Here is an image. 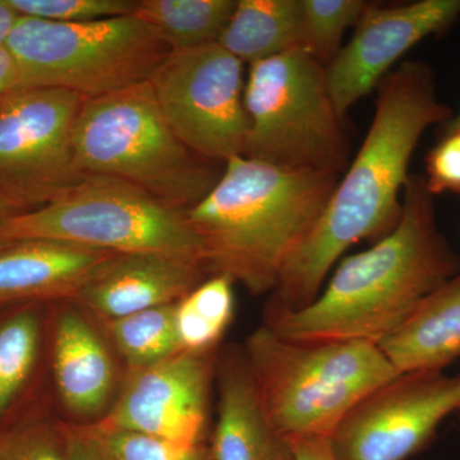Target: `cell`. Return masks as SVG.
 Returning a JSON list of instances; mask_svg holds the SVG:
<instances>
[{
  "mask_svg": "<svg viewBox=\"0 0 460 460\" xmlns=\"http://www.w3.org/2000/svg\"><path fill=\"white\" fill-rule=\"evenodd\" d=\"M339 178L232 157L210 192L186 210L210 274L226 275L251 295H271L316 228Z\"/></svg>",
  "mask_w": 460,
  "mask_h": 460,
  "instance_id": "3",
  "label": "cell"
},
{
  "mask_svg": "<svg viewBox=\"0 0 460 460\" xmlns=\"http://www.w3.org/2000/svg\"><path fill=\"white\" fill-rule=\"evenodd\" d=\"M460 17V0H419L380 7L367 4L356 32L326 66L330 96L343 119L350 108L385 78L414 45L447 31Z\"/></svg>",
  "mask_w": 460,
  "mask_h": 460,
  "instance_id": "13",
  "label": "cell"
},
{
  "mask_svg": "<svg viewBox=\"0 0 460 460\" xmlns=\"http://www.w3.org/2000/svg\"><path fill=\"white\" fill-rule=\"evenodd\" d=\"M243 350L266 416L290 441L330 438L362 399L399 375L370 341H293L262 325Z\"/></svg>",
  "mask_w": 460,
  "mask_h": 460,
  "instance_id": "4",
  "label": "cell"
},
{
  "mask_svg": "<svg viewBox=\"0 0 460 460\" xmlns=\"http://www.w3.org/2000/svg\"><path fill=\"white\" fill-rule=\"evenodd\" d=\"M20 18V14L8 4L7 0H0V47H5L12 30Z\"/></svg>",
  "mask_w": 460,
  "mask_h": 460,
  "instance_id": "32",
  "label": "cell"
},
{
  "mask_svg": "<svg viewBox=\"0 0 460 460\" xmlns=\"http://www.w3.org/2000/svg\"><path fill=\"white\" fill-rule=\"evenodd\" d=\"M105 335L127 372L142 370L181 352L175 304L160 305L104 323Z\"/></svg>",
  "mask_w": 460,
  "mask_h": 460,
  "instance_id": "22",
  "label": "cell"
},
{
  "mask_svg": "<svg viewBox=\"0 0 460 460\" xmlns=\"http://www.w3.org/2000/svg\"><path fill=\"white\" fill-rule=\"evenodd\" d=\"M217 357L219 348L178 352L150 367L127 372L111 411L99 422L181 447L208 444Z\"/></svg>",
  "mask_w": 460,
  "mask_h": 460,
  "instance_id": "12",
  "label": "cell"
},
{
  "mask_svg": "<svg viewBox=\"0 0 460 460\" xmlns=\"http://www.w3.org/2000/svg\"><path fill=\"white\" fill-rule=\"evenodd\" d=\"M11 243H12V242L5 241V239H3L2 237H0V250H3V248L9 246V244H11Z\"/></svg>",
  "mask_w": 460,
  "mask_h": 460,
  "instance_id": "35",
  "label": "cell"
},
{
  "mask_svg": "<svg viewBox=\"0 0 460 460\" xmlns=\"http://www.w3.org/2000/svg\"><path fill=\"white\" fill-rule=\"evenodd\" d=\"M459 380H460V375H459ZM460 411V405H459V411Z\"/></svg>",
  "mask_w": 460,
  "mask_h": 460,
  "instance_id": "36",
  "label": "cell"
},
{
  "mask_svg": "<svg viewBox=\"0 0 460 460\" xmlns=\"http://www.w3.org/2000/svg\"><path fill=\"white\" fill-rule=\"evenodd\" d=\"M5 48L20 84L53 87L93 99L148 83L172 49L135 14L66 23L20 16Z\"/></svg>",
  "mask_w": 460,
  "mask_h": 460,
  "instance_id": "7",
  "label": "cell"
},
{
  "mask_svg": "<svg viewBox=\"0 0 460 460\" xmlns=\"http://www.w3.org/2000/svg\"><path fill=\"white\" fill-rule=\"evenodd\" d=\"M426 175L429 192L460 193V136H443L426 156Z\"/></svg>",
  "mask_w": 460,
  "mask_h": 460,
  "instance_id": "28",
  "label": "cell"
},
{
  "mask_svg": "<svg viewBox=\"0 0 460 460\" xmlns=\"http://www.w3.org/2000/svg\"><path fill=\"white\" fill-rule=\"evenodd\" d=\"M150 84L166 122L190 150L223 164L243 156V62L219 42L172 51Z\"/></svg>",
  "mask_w": 460,
  "mask_h": 460,
  "instance_id": "10",
  "label": "cell"
},
{
  "mask_svg": "<svg viewBox=\"0 0 460 460\" xmlns=\"http://www.w3.org/2000/svg\"><path fill=\"white\" fill-rule=\"evenodd\" d=\"M62 426L72 460H107L83 426L75 423H63Z\"/></svg>",
  "mask_w": 460,
  "mask_h": 460,
  "instance_id": "29",
  "label": "cell"
},
{
  "mask_svg": "<svg viewBox=\"0 0 460 460\" xmlns=\"http://www.w3.org/2000/svg\"><path fill=\"white\" fill-rule=\"evenodd\" d=\"M0 237L9 242L56 239L118 255L166 253L208 266L186 210L102 175L87 174L50 204L0 224Z\"/></svg>",
  "mask_w": 460,
  "mask_h": 460,
  "instance_id": "8",
  "label": "cell"
},
{
  "mask_svg": "<svg viewBox=\"0 0 460 460\" xmlns=\"http://www.w3.org/2000/svg\"><path fill=\"white\" fill-rule=\"evenodd\" d=\"M456 133H458V135L460 136V131H458V132H456ZM453 135H454V133H453Z\"/></svg>",
  "mask_w": 460,
  "mask_h": 460,
  "instance_id": "37",
  "label": "cell"
},
{
  "mask_svg": "<svg viewBox=\"0 0 460 460\" xmlns=\"http://www.w3.org/2000/svg\"><path fill=\"white\" fill-rule=\"evenodd\" d=\"M219 44L248 65L304 48L301 0H237Z\"/></svg>",
  "mask_w": 460,
  "mask_h": 460,
  "instance_id": "19",
  "label": "cell"
},
{
  "mask_svg": "<svg viewBox=\"0 0 460 460\" xmlns=\"http://www.w3.org/2000/svg\"><path fill=\"white\" fill-rule=\"evenodd\" d=\"M210 274L204 262L166 253L115 255L75 296L102 323L177 304Z\"/></svg>",
  "mask_w": 460,
  "mask_h": 460,
  "instance_id": "15",
  "label": "cell"
},
{
  "mask_svg": "<svg viewBox=\"0 0 460 460\" xmlns=\"http://www.w3.org/2000/svg\"><path fill=\"white\" fill-rule=\"evenodd\" d=\"M81 426L107 460H213L208 444L181 447L102 422Z\"/></svg>",
  "mask_w": 460,
  "mask_h": 460,
  "instance_id": "25",
  "label": "cell"
},
{
  "mask_svg": "<svg viewBox=\"0 0 460 460\" xmlns=\"http://www.w3.org/2000/svg\"><path fill=\"white\" fill-rule=\"evenodd\" d=\"M213 460H295L292 441L266 416L243 347L219 350Z\"/></svg>",
  "mask_w": 460,
  "mask_h": 460,
  "instance_id": "16",
  "label": "cell"
},
{
  "mask_svg": "<svg viewBox=\"0 0 460 460\" xmlns=\"http://www.w3.org/2000/svg\"><path fill=\"white\" fill-rule=\"evenodd\" d=\"M235 5L237 0H140L135 16L180 51L219 42Z\"/></svg>",
  "mask_w": 460,
  "mask_h": 460,
  "instance_id": "20",
  "label": "cell"
},
{
  "mask_svg": "<svg viewBox=\"0 0 460 460\" xmlns=\"http://www.w3.org/2000/svg\"><path fill=\"white\" fill-rule=\"evenodd\" d=\"M453 115L438 99L434 71L425 62H402L381 81L362 146L316 228L288 263L266 313L307 307L348 248L385 237L398 226L411 155L429 127L444 126Z\"/></svg>",
  "mask_w": 460,
  "mask_h": 460,
  "instance_id": "1",
  "label": "cell"
},
{
  "mask_svg": "<svg viewBox=\"0 0 460 460\" xmlns=\"http://www.w3.org/2000/svg\"><path fill=\"white\" fill-rule=\"evenodd\" d=\"M378 347L399 374L444 371L460 357V271L429 293Z\"/></svg>",
  "mask_w": 460,
  "mask_h": 460,
  "instance_id": "18",
  "label": "cell"
},
{
  "mask_svg": "<svg viewBox=\"0 0 460 460\" xmlns=\"http://www.w3.org/2000/svg\"><path fill=\"white\" fill-rule=\"evenodd\" d=\"M84 100L53 87L16 89L0 99V193L23 210L50 204L86 177L74 147Z\"/></svg>",
  "mask_w": 460,
  "mask_h": 460,
  "instance_id": "9",
  "label": "cell"
},
{
  "mask_svg": "<svg viewBox=\"0 0 460 460\" xmlns=\"http://www.w3.org/2000/svg\"><path fill=\"white\" fill-rule=\"evenodd\" d=\"M20 75L13 57L5 47H0V98L18 89Z\"/></svg>",
  "mask_w": 460,
  "mask_h": 460,
  "instance_id": "31",
  "label": "cell"
},
{
  "mask_svg": "<svg viewBox=\"0 0 460 460\" xmlns=\"http://www.w3.org/2000/svg\"><path fill=\"white\" fill-rule=\"evenodd\" d=\"M295 460H335L328 438L293 440Z\"/></svg>",
  "mask_w": 460,
  "mask_h": 460,
  "instance_id": "30",
  "label": "cell"
},
{
  "mask_svg": "<svg viewBox=\"0 0 460 460\" xmlns=\"http://www.w3.org/2000/svg\"><path fill=\"white\" fill-rule=\"evenodd\" d=\"M234 281L223 274L206 278L175 304V328L181 352L219 348L234 316Z\"/></svg>",
  "mask_w": 460,
  "mask_h": 460,
  "instance_id": "21",
  "label": "cell"
},
{
  "mask_svg": "<svg viewBox=\"0 0 460 460\" xmlns=\"http://www.w3.org/2000/svg\"><path fill=\"white\" fill-rule=\"evenodd\" d=\"M460 271L440 230L425 177L410 175L401 219L385 237L344 259L313 304L265 313V323L293 341H362L380 344L420 302Z\"/></svg>",
  "mask_w": 460,
  "mask_h": 460,
  "instance_id": "2",
  "label": "cell"
},
{
  "mask_svg": "<svg viewBox=\"0 0 460 460\" xmlns=\"http://www.w3.org/2000/svg\"><path fill=\"white\" fill-rule=\"evenodd\" d=\"M20 16L54 22L81 23L131 16L136 0H7Z\"/></svg>",
  "mask_w": 460,
  "mask_h": 460,
  "instance_id": "26",
  "label": "cell"
},
{
  "mask_svg": "<svg viewBox=\"0 0 460 460\" xmlns=\"http://www.w3.org/2000/svg\"><path fill=\"white\" fill-rule=\"evenodd\" d=\"M74 147L84 174L127 181L181 210L201 201L223 172L172 132L150 81L84 100Z\"/></svg>",
  "mask_w": 460,
  "mask_h": 460,
  "instance_id": "5",
  "label": "cell"
},
{
  "mask_svg": "<svg viewBox=\"0 0 460 460\" xmlns=\"http://www.w3.org/2000/svg\"><path fill=\"white\" fill-rule=\"evenodd\" d=\"M248 66L243 156L341 177L350 144L330 96L326 66L302 47Z\"/></svg>",
  "mask_w": 460,
  "mask_h": 460,
  "instance_id": "6",
  "label": "cell"
},
{
  "mask_svg": "<svg viewBox=\"0 0 460 460\" xmlns=\"http://www.w3.org/2000/svg\"><path fill=\"white\" fill-rule=\"evenodd\" d=\"M0 460H72L62 425L30 423L0 434Z\"/></svg>",
  "mask_w": 460,
  "mask_h": 460,
  "instance_id": "27",
  "label": "cell"
},
{
  "mask_svg": "<svg viewBox=\"0 0 460 460\" xmlns=\"http://www.w3.org/2000/svg\"><path fill=\"white\" fill-rule=\"evenodd\" d=\"M59 304L51 330L54 386L71 423L93 425L107 416L119 392L111 345L81 305Z\"/></svg>",
  "mask_w": 460,
  "mask_h": 460,
  "instance_id": "14",
  "label": "cell"
},
{
  "mask_svg": "<svg viewBox=\"0 0 460 460\" xmlns=\"http://www.w3.org/2000/svg\"><path fill=\"white\" fill-rule=\"evenodd\" d=\"M460 380L444 371L399 374L362 399L330 436L335 460H408L459 411Z\"/></svg>",
  "mask_w": 460,
  "mask_h": 460,
  "instance_id": "11",
  "label": "cell"
},
{
  "mask_svg": "<svg viewBox=\"0 0 460 460\" xmlns=\"http://www.w3.org/2000/svg\"><path fill=\"white\" fill-rule=\"evenodd\" d=\"M21 213H25V210L0 193V224Z\"/></svg>",
  "mask_w": 460,
  "mask_h": 460,
  "instance_id": "33",
  "label": "cell"
},
{
  "mask_svg": "<svg viewBox=\"0 0 460 460\" xmlns=\"http://www.w3.org/2000/svg\"><path fill=\"white\" fill-rule=\"evenodd\" d=\"M42 323L33 308H23L0 323V417L17 401L40 357Z\"/></svg>",
  "mask_w": 460,
  "mask_h": 460,
  "instance_id": "23",
  "label": "cell"
},
{
  "mask_svg": "<svg viewBox=\"0 0 460 460\" xmlns=\"http://www.w3.org/2000/svg\"><path fill=\"white\" fill-rule=\"evenodd\" d=\"M441 128H443V136L453 135V133L460 131V111L453 115L449 122L441 126Z\"/></svg>",
  "mask_w": 460,
  "mask_h": 460,
  "instance_id": "34",
  "label": "cell"
},
{
  "mask_svg": "<svg viewBox=\"0 0 460 460\" xmlns=\"http://www.w3.org/2000/svg\"><path fill=\"white\" fill-rule=\"evenodd\" d=\"M304 48L328 66L341 51L348 27L357 25L367 3L362 0H301Z\"/></svg>",
  "mask_w": 460,
  "mask_h": 460,
  "instance_id": "24",
  "label": "cell"
},
{
  "mask_svg": "<svg viewBox=\"0 0 460 460\" xmlns=\"http://www.w3.org/2000/svg\"><path fill=\"white\" fill-rule=\"evenodd\" d=\"M118 253L56 239H23L0 250V305L72 301Z\"/></svg>",
  "mask_w": 460,
  "mask_h": 460,
  "instance_id": "17",
  "label": "cell"
},
{
  "mask_svg": "<svg viewBox=\"0 0 460 460\" xmlns=\"http://www.w3.org/2000/svg\"><path fill=\"white\" fill-rule=\"evenodd\" d=\"M0 99H2V98H0Z\"/></svg>",
  "mask_w": 460,
  "mask_h": 460,
  "instance_id": "38",
  "label": "cell"
}]
</instances>
